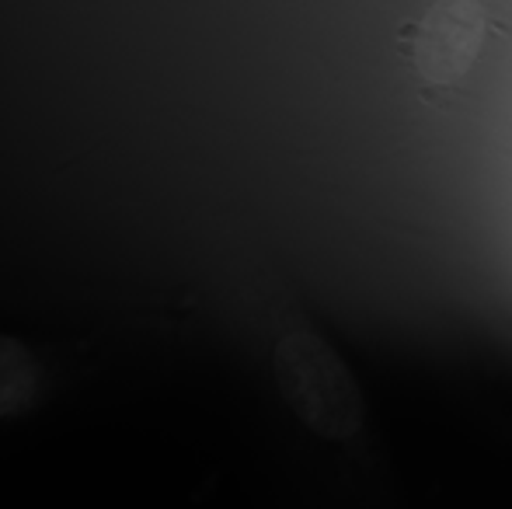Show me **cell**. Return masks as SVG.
<instances>
[{
    "label": "cell",
    "mask_w": 512,
    "mask_h": 509,
    "mask_svg": "<svg viewBox=\"0 0 512 509\" xmlns=\"http://www.w3.org/2000/svg\"><path fill=\"white\" fill-rule=\"evenodd\" d=\"M42 398L39 356L21 339L0 335V422L21 415Z\"/></svg>",
    "instance_id": "1"
}]
</instances>
